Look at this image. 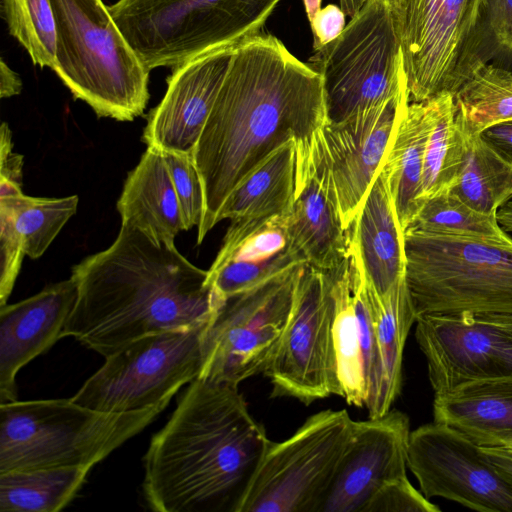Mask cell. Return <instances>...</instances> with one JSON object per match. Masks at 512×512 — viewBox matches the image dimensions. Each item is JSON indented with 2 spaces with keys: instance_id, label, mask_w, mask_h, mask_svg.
Masks as SVG:
<instances>
[{
  "instance_id": "6da1fadb",
  "label": "cell",
  "mask_w": 512,
  "mask_h": 512,
  "mask_svg": "<svg viewBox=\"0 0 512 512\" xmlns=\"http://www.w3.org/2000/svg\"><path fill=\"white\" fill-rule=\"evenodd\" d=\"M327 121L320 73L271 34L240 42L192 153L204 193L197 244L254 167L284 143L313 136Z\"/></svg>"
},
{
  "instance_id": "7a4b0ae2",
  "label": "cell",
  "mask_w": 512,
  "mask_h": 512,
  "mask_svg": "<svg viewBox=\"0 0 512 512\" xmlns=\"http://www.w3.org/2000/svg\"><path fill=\"white\" fill-rule=\"evenodd\" d=\"M78 296L62 337L108 357L148 334L204 325L221 300L208 270L188 261L175 244L122 224L104 251L72 268Z\"/></svg>"
},
{
  "instance_id": "3957f363",
  "label": "cell",
  "mask_w": 512,
  "mask_h": 512,
  "mask_svg": "<svg viewBox=\"0 0 512 512\" xmlns=\"http://www.w3.org/2000/svg\"><path fill=\"white\" fill-rule=\"evenodd\" d=\"M270 442L238 386L196 378L151 438L144 499L157 512H240Z\"/></svg>"
},
{
  "instance_id": "277c9868",
  "label": "cell",
  "mask_w": 512,
  "mask_h": 512,
  "mask_svg": "<svg viewBox=\"0 0 512 512\" xmlns=\"http://www.w3.org/2000/svg\"><path fill=\"white\" fill-rule=\"evenodd\" d=\"M57 32L52 69L98 117L132 121L149 100V70L102 0H51Z\"/></svg>"
},
{
  "instance_id": "5b68a950",
  "label": "cell",
  "mask_w": 512,
  "mask_h": 512,
  "mask_svg": "<svg viewBox=\"0 0 512 512\" xmlns=\"http://www.w3.org/2000/svg\"><path fill=\"white\" fill-rule=\"evenodd\" d=\"M109 413L70 399L0 404V473L53 466L92 468L166 408Z\"/></svg>"
},
{
  "instance_id": "8992f818",
  "label": "cell",
  "mask_w": 512,
  "mask_h": 512,
  "mask_svg": "<svg viewBox=\"0 0 512 512\" xmlns=\"http://www.w3.org/2000/svg\"><path fill=\"white\" fill-rule=\"evenodd\" d=\"M405 281L421 315H512V244L409 230Z\"/></svg>"
},
{
  "instance_id": "52a82bcc",
  "label": "cell",
  "mask_w": 512,
  "mask_h": 512,
  "mask_svg": "<svg viewBox=\"0 0 512 512\" xmlns=\"http://www.w3.org/2000/svg\"><path fill=\"white\" fill-rule=\"evenodd\" d=\"M281 0H118L108 10L147 70L263 33Z\"/></svg>"
},
{
  "instance_id": "ba28073f",
  "label": "cell",
  "mask_w": 512,
  "mask_h": 512,
  "mask_svg": "<svg viewBox=\"0 0 512 512\" xmlns=\"http://www.w3.org/2000/svg\"><path fill=\"white\" fill-rule=\"evenodd\" d=\"M309 65L322 76L328 122L409 94L387 0H366L336 39L315 50Z\"/></svg>"
},
{
  "instance_id": "9c48e42d",
  "label": "cell",
  "mask_w": 512,
  "mask_h": 512,
  "mask_svg": "<svg viewBox=\"0 0 512 512\" xmlns=\"http://www.w3.org/2000/svg\"><path fill=\"white\" fill-rule=\"evenodd\" d=\"M208 324L152 333L130 342L106 357L71 400L109 413L168 405L201 372Z\"/></svg>"
},
{
  "instance_id": "30bf717a",
  "label": "cell",
  "mask_w": 512,
  "mask_h": 512,
  "mask_svg": "<svg viewBox=\"0 0 512 512\" xmlns=\"http://www.w3.org/2000/svg\"><path fill=\"white\" fill-rule=\"evenodd\" d=\"M306 265L221 300L205 330L197 378L238 386L265 371L291 318Z\"/></svg>"
},
{
  "instance_id": "8fae6325",
  "label": "cell",
  "mask_w": 512,
  "mask_h": 512,
  "mask_svg": "<svg viewBox=\"0 0 512 512\" xmlns=\"http://www.w3.org/2000/svg\"><path fill=\"white\" fill-rule=\"evenodd\" d=\"M346 410L309 417L289 438L271 441L240 512H316L350 437Z\"/></svg>"
},
{
  "instance_id": "7c38bea8",
  "label": "cell",
  "mask_w": 512,
  "mask_h": 512,
  "mask_svg": "<svg viewBox=\"0 0 512 512\" xmlns=\"http://www.w3.org/2000/svg\"><path fill=\"white\" fill-rule=\"evenodd\" d=\"M485 0H402L396 28L410 102L456 95L474 73L473 40Z\"/></svg>"
},
{
  "instance_id": "4fadbf2b",
  "label": "cell",
  "mask_w": 512,
  "mask_h": 512,
  "mask_svg": "<svg viewBox=\"0 0 512 512\" xmlns=\"http://www.w3.org/2000/svg\"><path fill=\"white\" fill-rule=\"evenodd\" d=\"M333 311L328 272L306 265L287 328L263 372L272 384L271 397H292L309 405L338 395Z\"/></svg>"
},
{
  "instance_id": "5bb4252c",
  "label": "cell",
  "mask_w": 512,
  "mask_h": 512,
  "mask_svg": "<svg viewBox=\"0 0 512 512\" xmlns=\"http://www.w3.org/2000/svg\"><path fill=\"white\" fill-rule=\"evenodd\" d=\"M407 466L427 499L439 496L477 511L512 512V476L444 424L410 433Z\"/></svg>"
},
{
  "instance_id": "9a60e30c",
  "label": "cell",
  "mask_w": 512,
  "mask_h": 512,
  "mask_svg": "<svg viewBox=\"0 0 512 512\" xmlns=\"http://www.w3.org/2000/svg\"><path fill=\"white\" fill-rule=\"evenodd\" d=\"M415 336L435 395L472 382L512 379V315H421Z\"/></svg>"
},
{
  "instance_id": "2e32d148",
  "label": "cell",
  "mask_w": 512,
  "mask_h": 512,
  "mask_svg": "<svg viewBox=\"0 0 512 512\" xmlns=\"http://www.w3.org/2000/svg\"><path fill=\"white\" fill-rule=\"evenodd\" d=\"M403 94L340 122H326L318 143L342 225L349 230L379 175L404 107Z\"/></svg>"
},
{
  "instance_id": "e0dca14e",
  "label": "cell",
  "mask_w": 512,
  "mask_h": 512,
  "mask_svg": "<svg viewBox=\"0 0 512 512\" xmlns=\"http://www.w3.org/2000/svg\"><path fill=\"white\" fill-rule=\"evenodd\" d=\"M409 418L398 410L354 421L316 512H363L387 482L406 477Z\"/></svg>"
},
{
  "instance_id": "ac0fdd59",
  "label": "cell",
  "mask_w": 512,
  "mask_h": 512,
  "mask_svg": "<svg viewBox=\"0 0 512 512\" xmlns=\"http://www.w3.org/2000/svg\"><path fill=\"white\" fill-rule=\"evenodd\" d=\"M329 274L334 301L333 348L338 396L368 409L377 394L380 367L368 285L349 254Z\"/></svg>"
},
{
  "instance_id": "d6986e66",
  "label": "cell",
  "mask_w": 512,
  "mask_h": 512,
  "mask_svg": "<svg viewBox=\"0 0 512 512\" xmlns=\"http://www.w3.org/2000/svg\"><path fill=\"white\" fill-rule=\"evenodd\" d=\"M239 43L216 47L173 68L164 97L148 115L142 137L147 147L193 153Z\"/></svg>"
},
{
  "instance_id": "ffe728a7",
  "label": "cell",
  "mask_w": 512,
  "mask_h": 512,
  "mask_svg": "<svg viewBox=\"0 0 512 512\" xmlns=\"http://www.w3.org/2000/svg\"><path fill=\"white\" fill-rule=\"evenodd\" d=\"M317 134L296 141V186L286 212L290 246L310 267L331 271L349 255V232L323 162Z\"/></svg>"
},
{
  "instance_id": "44dd1931",
  "label": "cell",
  "mask_w": 512,
  "mask_h": 512,
  "mask_svg": "<svg viewBox=\"0 0 512 512\" xmlns=\"http://www.w3.org/2000/svg\"><path fill=\"white\" fill-rule=\"evenodd\" d=\"M78 296L69 279L0 307V404L18 400L16 375L60 338Z\"/></svg>"
},
{
  "instance_id": "7402d4cb",
  "label": "cell",
  "mask_w": 512,
  "mask_h": 512,
  "mask_svg": "<svg viewBox=\"0 0 512 512\" xmlns=\"http://www.w3.org/2000/svg\"><path fill=\"white\" fill-rule=\"evenodd\" d=\"M349 254L380 297L405 276L404 232L381 169L349 230Z\"/></svg>"
},
{
  "instance_id": "603a6c76",
  "label": "cell",
  "mask_w": 512,
  "mask_h": 512,
  "mask_svg": "<svg viewBox=\"0 0 512 512\" xmlns=\"http://www.w3.org/2000/svg\"><path fill=\"white\" fill-rule=\"evenodd\" d=\"M434 422L484 449L512 450V379L472 382L436 394Z\"/></svg>"
},
{
  "instance_id": "cb8c5ba5",
  "label": "cell",
  "mask_w": 512,
  "mask_h": 512,
  "mask_svg": "<svg viewBox=\"0 0 512 512\" xmlns=\"http://www.w3.org/2000/svg\"><path fill=\"white\" fill-rule=\"evenodd\" d=\"M443 94L404 107L382 166L404 233L422 205L424 154Z\"/></svg>"
},
{
  "instance_id": "d4e9b609",
  "label": "cell",
  "mask_w": 512,
  "mask_h": 512,
  "mask_svg": "<svg viewBox=\"0 0 512 512\" xmlns=\"http://www.w3.org/2000/svg\"><path fill=\"white\" fill-rule=\"evenodd\" d=\"M117 210L122 224L160 242L175 244L177 234L186 230L162 151L147 148L124 183Z\"/></svg>"
},
{
  "instance_id": "484cf974",
  "label": "cell",
  "mask_w": 512,
  "mask_h": 512,
  "mask_svg": "<svg viewBox=\"0 0 512 512\" xmlns=\"http://www.w3.org/2000/svg\"><path fill=\"white\" fill-rule=\"evenodd\" d=\"M368 292L380 367L377 394L367 409L373 418L387 413L401 391L403 350L416 314L405 276L383 297L369 285Z\"/></svg>"
},
{
  "instance_id": "4316f807",
  "label": "cell",
  "mask_w": 512,
  "mask_h": 512,
  "mask_svg": "<svg viewBox=\"0 0 512 512\" xmlns=\"http://www.w3.org/2000/svg\"><path fill=\"white\" fill-rule=\"evenodd\" d=\"M296 156V140L271 152L229 193L216 222L262 219L288 212L295 195Z\"/></svg>"
},
{
  "instance_id": "83f0119b",
  "label": "cell",
  "mask_w": 512,
  "mask_h": 512,
  "mask_svg": "<svg viewBox=\"0 0 512 512\" xmlns=\"http://www.w3.org/2000/svg\"><path fill=\"white\" fill-rule=\"evenodd\" d=\"M90 470L53 466L0 473V511H60L77 495Z\"/></svg>"
},
{
  "instance_id": "f1b7e54d",
  "label": "cell",
  "mask_w": 512,
  "mask_h": 512,
  "mask_svg": "<svg viewBox=\"0 0 512 512\" xmlns=\"http://www.w3.org/2000/svg\"><path fill=\"white\" fill-rule=\"evenodd\" d=\"M459 116L465 154L458 179L450 192L480 212L496 214L512 199V164L480 132L468 128L460 113Z\"/></svg>"
},
{
  "instance_id": "f546056e",
  "label": "cell",
  "mask_w": 512,
  "mask_h": 512,
  "mask_svg": "<svg viewBox=\"0 0 512 512\" xmlns=\"http://www.w3.org/2000/svg\"><path fill=\"white\" fill-rule=\"evenodd\" d=\"M464 154V135L455 97L444 93L425 149L422 203L426 199L451 191L458 179Z\"/></svg>"
},
{
  "instance_id": "4dcf8cb0",
  "label": "cell",
  "mask_w": 512,
  "mask_h": 512,
  "mask_svg": "<svg viewBox=\"0 0 512 512\" xmlns=\"http://www.w3.org/2000/svg\"><path fill=\"white\" fill-rule=\"evenodd\" d=\"M78 202L77 195L44 198L27 196L22 192L0 197V212L10 218L26 255L37 259L76 213Z\"/></svg>"
},
{
  "instance_id": "1f68e13d",
  "label": "cell",
  "mask_w": 512,
  "mask_h": 512,
  "mask_svg": "<svg viewBox=\"0 0 512 512\" xmlns=\"http://www.w3.org/2000/svg\"><path fill=\"white\" fill-rule=\"evenodd\" d=\"M409 230L512 244V238L501 228L496 214L480 212L450 191L423 201L406 229Z\"/></svg>"
},
{
  "instance_id": "d6a6232c",
  "label": "cell",
  "mask_w": 512,
  "mask_h": 512,
  "mask_svg": "<svg viewBox=\"0 0 512 512\" xmlns=\"http://www.w3.org/2000/svg\"><path fill=\"white\" fill-rule=\"evenodd\" d=\"M455 101L464 123L473 131L512 120V74L485 64L463 84Z\"/></svg>"
},
{
  "instance_id": "836d02e7",
  "label": "cell",
  "mask_w": 512,
  "mask_h": 512,
  "mask_svg": "<svg viewBox=\"0 0 512 512\" xmlns=\"http://www.w3.org/2000/svg\"><path fill=\"white\" fill-rule=\"evenodd\" d=\"M10 35L28 52L34 65L55 66L56 22L51 0H1Z\"/></svg>"
},
{
  "instance_id": "e575fe53",
  "label": "cell",
  "mask_w": 512,
  "mask_h": 512,
  "mask_svg": "<svg viewBox=\"0 0 512 512\" xmlns=\"http://www.w3.org/2000/svg\"><path fill=\"white\" fill-rule=\"evenodd\" d=\"M492 64L512 74V0H485L473 40L474 72Z\"/></svg>"
},
{
  "instance_id": "d590c367",
  "label": "cell",
  "mask_w": 512,
  "mask_h": 512,
  "mask_svg": "<svg viewBox=\"0 0 512 512\" xmlns=\"http://www.w3.org/2000/svg\"><path fill=\"white\" fill-rule=\"evenodd\" d=\"M302 264H306L305 259L290 246L283 254L268 262L227 261L219 266L210 267L207 282L212 286L216 296L223 300Z\"/></svg>"
},
{
  "instance_id": "8d00e7d4",
  "label": "cell",
  "mask_w": 512,
  "mask_h": 512,
  "mask_svg": "<svg viewBox=\"0 0 512 512\" xmlns=\"http://www.w3.org/2000/svg\"><path fill=\"white\" fill-rule=\"evenodd\" d=\"M179 201L186 230L199 226L204 213V193L192 153L163 152Z\"/></svg>"
},
{
  "instance_id": "74e56055",
  "label": "cell",
  "mask_w": 512,
  "mask_h": 512,
  "mask_svg": "<svg viewBox=\"0 0 512 512\" xmlns=\"http://www.w3.org/2000/svg\"><path fill=\"white\" fill-rule=\"evenodd\" d=\"M417 491L407 476L385 483L373 496L363 512H439Z\"/></svg>"
},
{
  "instance_id": "f35d334b",
  "label": "cell",
  "mask_w": 512,
  "mask_h": 512,
  "mask_svg": "<svg viewBox=\"0 0 512 512\" xmlns=\"http://www.w3.org/2000/svg\"><path fill=\"white\" fill-rule=\"evenodd\" d=\"M25 255L10 218L0 212V307L6 305Z\"/></svg>"
},
{
  "instance_id": "ab89813d",
  "label": "cell",
  "mask_w": 512,
  "mask_h": 512,
  "mask_svg": "<svg viewBox=\"0 0 512 512\" xmlns=\"http://www.w3.org/2000/svg\"><path fill=\"white\" fill-rule=\"evenodd\" d=\"M346 14L340 6L329 4L309 21L313 33L314 51L336 39L345 28Z\"/></svg>"
},
{
  "instance_id": "60d3db41",
  "label": "cell",
  "mask_w": 512,
  "mask_h": 512,
  "mask_svg": "<svg viewBox=\"0 0 512 512\" xmlns=\"http://www.w3.org/2000/svg\"><path fill=\"white\" fill-rule=\"evenodd\" d=\"M0 132V179L22 186L23 156L12 152L11 131L7 123H2Z\"/></svg>"
},
{
  "instance_id": "b9f144b4",
  "label": "cell",
  "mask_w": 512,
  "mask_h": 512,
  "mask_svg": "<svg viewBox=\"0 0 512 512\" xmlns=\"http://www.w3.org/2000/svg\"><path fill=\"white\" fill-rule=\"evenodd\" d=\"M480 133L504 159L512 164V120L490 125Z\"/></svg>"
},
{
  "instance_id": "7bdbcfd3",
  "label": "cell",
  "mask_w": 512,
  "mask_h": 512,
  "mask_svg": "<svg viewBox=\"0 0 512 512\" xmlns=\"http://www.w3.org/2000/svg\"><path fill=\"white\" fill-rule=\"evenodd\" d=\"M22 90V81L19 75L12 70L2 59L0 63V96L8 98L18 95Z\"/></svg>"
},
{
  "instance_id": "ee69618b",
  "label": "cell",
  "mask_w": 512,
  "mask_h": 512,
  "mask_svg": "<svg viewBox=\"0 0 512 512\" xmlns=\"http://www.w3.org/2000/svg\"><path fill=\"white\" fill-rule=\"evenodd\" d=\"M489 460L504 472L512 476V457L497 449H484Z\"/></svg>"
},
{
  "instance_id": "f6af8a7d",
  "label": "cell",
  "mask_w": 512,
  "mask_h": 512,
  "mask_svg": "<svg viewBox=\"0 0 512 512\" xmlns=\"http://www.w3.org/2000/svg\"><path fill=\"white\" fill-rule=\"evenodd\" d=\"M496 218L505 232H512V199L498 209Z\"/></svg>"
},
{
  "instance_id": "bcb514c9",
  "label": "cell",
  "mask_w": 512,
  "mask_h": 512,
  "mask_svg": "<svg viewBox=\"0 0 512 512\" xmlns=\"http://www.w3.org/2000/svg\"><path fill=\"white\" fill-rule=\"evenodd\" d=\"M366 0H339V6L346 16L352 18L364 5Z\"/></svg>"
},
{
  "instance_id": "7dc6e473",
  "label": "cell",
  "mask_w": 512,
  "mask_h": 512,
  "mask_svg": "<svg viewBox=\"0 0 512 512\" xmlns=\"http://www.w3.org/2000/svg\"><path fill=\"white\" fill-rule=\"evenodd\" d=\"M321 3L322 0H303L305 12L309 21L321 9Z\"/></svg>"
},
{
  "instance_id": "c3c4849f",
  "label": "cell",
  "mask_w": 512,
  "mask_h": 512,
  "mask_svg": "<svg viewBox=\"0 0 512 512\" xmlns=\"http://www.w3.org/2000/svg\"><path fill=\"white\" fill-rule=\"evenodd\" d=\"M387 1L392 9L394 19L396 22L397 18L399 17L400 11H401L402 0H387Z\"/></svg>"
},
{
  "instance_id": "681fc988",
  "label": "cell",
  "mask_w": 512,
  "mask_h": 512,
  "mask_svg": "<svg viewBox=\"0 0 512 512\" xmlns=\"http://www.w3.org/2000/svg\"><path fill=\"white\" fill-rule=\"evenodd\" d=\"M500 451H502V452H504L505 454H507V455H509V456H511V457H512V450H508V451H506V450H500Z\"/></svg>"
}]
</instances>
